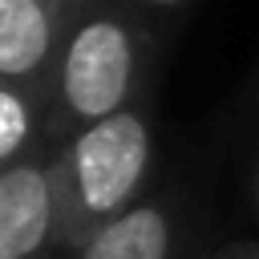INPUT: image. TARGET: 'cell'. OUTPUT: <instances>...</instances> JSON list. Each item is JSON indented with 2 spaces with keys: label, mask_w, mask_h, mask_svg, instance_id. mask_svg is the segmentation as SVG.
Instances as JSON below:
<instances>
[{
  "label": "cell",
  "mask_w": 259,
  "mask_h": 259,
  "mask_svg": "<svg viewBox=\"0 0 259 259\" xmlns=\"http://www.w3.org/2000/svg\"><path fill=\"white\" fill-rule=\"evenodd\" d=\"M251 198H255V210H259V170H255V182H251Z\"/></svg>",
  "instance_id": "9"
},
{
  "label": "cell",
  "mask_w": 259,
  "mask_h": 259,
  "mask_svg": "<svg viewBox=\"0 0 259 259\" xmlns=\"http://www.w3.org/2000/svg\"><path fill=\"white\" fill-rule=\"evenodd\" d=\"M77 0H0V81L49 85Z\"/></svg>",
  "instance_id": "4"
},
{
  "label": "cell",
  "mask_w": 259,
  "mask_h": 259,
  "mask_svg": "<svg viewBox=\"0 0 259 259\" xmlns=\"http://www.w3.org/2000/svg\"><path fill=\"white\" fill-rule=\"evenodd\" d=\"M190 0H130V8H134V16L150 28V36H158L182 8H186Z\"/></svg>",
  "instance_id": "7"
},
{
  "label": "cell",
  "mask_w": 259,
  "mask_h": 259,
  "mask_svg": "<svg viewBox=\"0 0 259 259\" xmlns=\"http://www.w3.org/2000/svg\"><path fill=\"white\" fill-rule=\"evenodd\" d=\"M206 259H259V243H251V239H239V243H227V247H219L214 255H206Z\"/></svg>",
  "instance_id": "8"
},
{
  "label": "cell",
  "mask_w": 259,
  "mask_h": 259,
  "mask_svg": "<svg viewBox=\"0 0 259 259\" xmlns=\"http://www.w3.org/2000/svg\"><path fill=\"white\" fill-rule=\"evenodd\" d=\"M57 235V190L49 154L12 162L0 170V259H53Z\"/></svg>",
  "instance_id": "3"
},
{
  "label": "cell",
  "mask_w": 259,
  "mask_h": 259,
  "mask_svg": "<svg viewBox=\"0 0 259 259\" xmlns=\"http://www.w3.org/2000/svg\"><path fill=\"white\" fill-rule=\"evenodd\" d=\"M154 166V125L146 105H125L69 142L49 150V174L57 190L61 255L85 247L105 223L146 194Z\"/></svg>",
  "instance_id": "2"
},
{
  "label": "cell",
  "mask_w": 259,
  "mask_h": 259,
  "mask_svg": "<svg viewBox=\"0 0 259 259\" xmlns=\"http://www.w3.org/2000/svg\"><path fill=\"white\" fill-rule=\"evenodd\" d=\"M49 85L0 81V166L49 154Z\"/></svg>",
  "instance_id": "6"
},
{
  "label": "cell",
  "mask_w": 259,
  "mask_h": 259,
  "mask_svg": "<svg viewBox=\"0 0 259 259\" xmlns=\"http://www.w3.org/2000/svg\"><path fill=\"white\" fill-rule=\"evenodd\" d=\"M178 231L182 214L174 190H150L134 206H125L113 223H105L69 259H174Z\"/></svg>",
  "instance_id": "5"
},
{
  "label": "cell",
  "mask_w": 259,
  "mask_h": 259,
  "mask_svg": "<svg viewBox=\"0 0 259 259\" xmlns=\"http://www.w3.org/2000/svg\"><path fill=\"white\" fill-rule=\"evenodd\" d=\"M150 61V28L130 0H77L49 77V150L85 125L138 101Z\"/></svg>",
  "instance_id": "1"
}]
</instances>
